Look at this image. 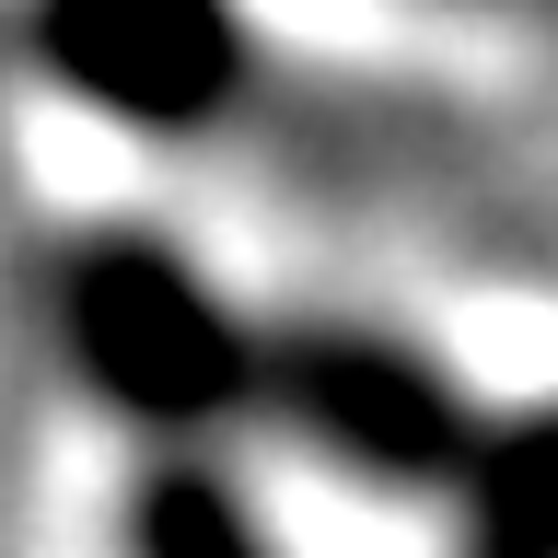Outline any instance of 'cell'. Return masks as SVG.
Returning a JSON list of instances; mask_svg holds the SVG:
<instances>
[{
	"instance_id": "7a4b0ae2",
	"label": "cell",
	"mask_w": 558,
	"mask_h": 558,
	"mask_svg": "<svg viewBox=\"0 0 558 558\" xmlns=\"http://www.w3.org/2000/svg\"><path fill=\"white\" fill-rule=\"evenodd\" d=\"M256 408L361 488H453L465 500L488 453V418L465 408V384L430 349L384 338V326H338V314H303L268 338Z\"/></svg>"
},
{
	"instance_id": "5b68a950",
	"label": "cell",
	"mask_w": 558,
	"mask_h": 558,
	"mask_svg": "<svg viewBox=\"0 0 558 558\" xmlns=\"http://www.w3.org/2000/svg\"><path fill=\"white\" fill-rule=\"evenodd\" d=\"M129 558H268L256 512H244L233 477H209V465H151L129 500Z\"/></svg>"
},
{
	"instance_id": "277c9868",
	"label": "cell",
	"mask_w": 558,
	"mask_h": 558,
	"mask_svg": "<svg viewBox=\"0 0 558 558\" xmlns=\"http://www.w3.org/2000/svg\"><path fill=\"white\" fill-rule=\"evenodd\" d=\"M453 558H558V408H523L488 430Z\"/></svg>"
},
{
	"instance_id": "6da1fadb",
	"label": "cell",
	"mask_w": 558,
	"mask_h": 558,
	"mask_svg": "<svg viewBox=\"0 0 558 558\" xmlns=\"http://www.w3.org/2000/svg\"><path fill=\"white\" fill-rule=\"evenodd\" d=\"M59 349L140 430H221L233 408H256V373H268V338L163 233H129V221L59 256Z\"/></svg>"
},
{
	"instance_id": "3957f363",
	"label": "cell",
	"mask_w": 558,
	"mask_h": 558,
	"mask_svg": "<svg viewBox=\"0 0 558 558\" xmlns=\"http://www.w3.org/2000/svg\"><path fill=\"white\" fill-rule=\"evenodd\" d=\"M35 59L117 129L209 140L256 105V47L233 0H35Z\"/></svg>"
}]
</instances>
